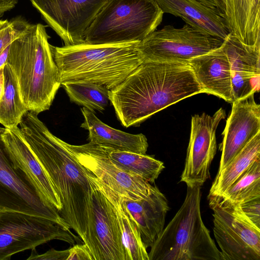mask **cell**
<instances>
[{
    "mask_svg": "<svg viewBox=\"0 0 260 260\" xmlns=\"http://www.w3.org/2000/svg\"><path fill=\"white\" fill-rule=\"evenodd\" d=\"M4 76L5 90L0 101V123L11 129L18 126L28 110L22 100L16 77L8 63L4 67Z\"/></svg>",
    "mask_w": 260,
    "mask_h": 260,
    "instance_id": "4316f807",
    "label": "cell"
},
{
    "mask_svg": "<svg viewBox=\"0 0 260 260\" xmlns=\"http://www.w3.org/2000/svg\"><path fill=\"white\" fill-rule=\"evenodd\" d=\"M0 127V211L21 212L51 220L71 232L58 211L47 204L24 174L14 167Z\"/></svg>",
    "mask_w": 260,
    "mask_h": 260,
    "instance_id": "30bf717a",
    "label": "cell"
},
{
    "mask_svg": "<svg viewBox=\"0 0 260 260\" xmlns=\"http://www.w3.org/2000/svg\"><path fill=\"white\" fill-rule=\"evenodd\" d=\"M213 234L221 260H260V228L239 204L213 205Z\"/></svg>",
    "mask_w": 260,
    "mask_h": 260,
    "instance_id": "9c48e42d",
    "label": "cell"
},
{
    "mask_svg": "<svg viewBox=\"0 0 260 260\" xmlns=\"http://www.w3.org/2000/svg\"><path fill=\"white\" fill-rule=\"evenodd\" d=\"M10 45H9L0 55V68L7 63V59Z\"/></svg>",
    "mask_w": 260,
    "mask_h": 260,
    "instance_id": "e575fe53",
    "label": "cell"
},
{
    "mask_svg": "<svg viewBox=\"0 0 260 260\" xmlns=\"http://www.w3.org/2000/svg\"><path fill=\"white\" fill-rule=\"evenodd\" d=\"M217 3H218V6H219V9L220 10V11L221 12V13L222 14H224L223 13V3H222V0H216Z\"/></svg>",
    "mask_w": 260,
    "mask_h": 260,
    "instance_id": "8d00e7d4",
    "label": "cell"
},
{
    "mask_svg": "<svg viewBox=\"0 0 260 260\" xmlns=\"http://www.w3.org/2000/svg\"><path fill=\"white\" fill-rule=\"evenodd\" d=\"M140 42L51 45L61 84L86 82L113 89L144 61Z\"/></svg>",
    "mask_w": 260,
    "mask_h": 260,
    "instance_id": "277c9868",
    "label": "cell"
},
{
    "mask_svg": "<svg viewBox=\"0 0 260 260\" xmlns=\"http://www.w3.org/2000/svg\"><path fill=\"white\" fill-rule=\"evenodd\" d=\"M4 67L0 68V101H1L3 98L5 90Z\"/></svg>",
    "mask_w": 260,
    "mask_h": 260,
    "instance_id": "836d02e7",
    "label": "cell"
},
{
    "mask_svg": "<svg viewBox=\"0 0 260 260\" xmlns=\"http://www.w3.org/2000/svg\"><path fill=\"white\" fill-rule=\"evenodd\" d=\"M94 260H125L121 234L114 207L101 187L93 193V215L83 241Z\"/></svg>",
    "mask_w": 260,
    "mask_h": 260,
    "instance_id": "5bb4252c",
    "label": "cell"
},
{
    "mask_svg": "<svg viewBox=\"0 0 260 260\" xmlns=\"http://www.w3.org/2000/svg\"><path fill=\"white\" fill-rule=\"evenodd\" d=\"M201 187L187 186L180 209L150 247L149 260H221L201 213Z\"/></svg>",
    "mask_w": 260,
    "mask_h": 260,
    "instance_id": "5b68a950",
    "label": "cell"
},
{
    "mask_svg": "<svg viewBox=\"0 0 260 260\" xmlns=\"http://www.w3.org/2000/svg\"><path fill=\"white\" fill-rule=\"evenodd\" d=\"M244 213L258 228H260V198L240 204Z\"/></svg>",
    "mask_w": 260,
    "mask_h": 260,
    "instance_id": "f546056e",
    "label": "cell"
},
{
    "mask_svg": "<svg viewBox=\"0 0 260 260\" xmlns=\"http://www.w3.org/2000/svg\"><path fill=\"white\" fill-rule=\"evenodd\" d=\"M101 187L114 207L125 251V260H149L139 228L127 211L123 198L102 182Z\"/></svg>",
    "mask_w": 260,
    "mask_h": 260,
    "instance_id": "603a6c76",
    "label": "cell"
},
{
    "mask_svg": "<svg viewBox=\"0 0 260 260\" xmlns=\"http://www.w3.org/2000/svg\"><path fill=\"white\" fill-rule=\"evenodd\" d=\"M123 200L139 228L145 247H150L164 228L170 210L167 198L156 185H152L145 198L136 201Z\"/></svg>",
    "mask_w": 260,
    "mask_h": 260,
    "instance_id": "ffe728a7",
    "label": "cell"
},
{
    "mask_svg": "<svg viewBox=\"0 0 260 260\" xmlns=\"http://www.w3.org/2000/svg\"><path fill=\"white\" fill-rule=\"evenodd\" d=\"M49 38L45 26L30 24L11 43L7 59L24 105L37 114L50 108L61 85Z\"/></svg>",
    "mask_w": 260,
    "mask_h": 260,
    "instance_id": "3957f363",
    "label": "cell"
},
{
    "mask_svg": "<svg viewBox=\"0 0 260 260\" xmlns=\"http://www.w3.org/2000/svg\"><path fill=\"white\" fill-rule=\"evenodd\" d=\"M164 13L182 18L192 28L224 40L229 34L224 15L198 0H155Z\"/></svg>",
    "mask_w": 260,
    "mask_h": 260,
    "instance_id": "d6986e66",
    "label": "cell"
},
{
    "mask_svg": "<svg viewBox=\"0 0 260 260\" xmlns=\"http://www.w3.org/2000/svg\"><path fill=\"white\" fill-rule=\"evenodd\" d=\"M30 256L27 258V260H67L69 255V249L64 250H57L51 249L41 254H38L35 252V249H32Z\"/></svg>",
    "mask_w": 260,
    "mask_h": 260,
    "instance_id": "4dcf8cb0",
    "label": "cell"
},
{
    "mask_svg": "<svg viewBox=\"0 0 260 260\" xmlns=\"http://www.w3.org/2000/svg\"><path fill=\"white\" fill-rule=\"evenodd\" d=\"M188 63L204 92L230 103L234 101L231 65L222 45Z\"/></svg>",
    "mask_w": 260,
    "mask_h": 260,
    "instance_id": "ac0fdd59",
    "label": "cell"
},
{
    "mask_svg": "<svg viewBox=\"0 0 260 260\" xmlns=\"http://www.w3.org/2000/svg\"><path fill=\"white\" fill-rule=\"evenodd\" d=\"M18 0H0V17L7 11L14 8Z\"/></svg>",
    "mask_w": 260,
    "mask_h": 260,
    "instance_id": "d6a6232c",
    "label": "cell"
},
{
    "mask_svg": "<svg viewBox=\"0 0 260 260\" xmlns=\"http://www.w3.org/2000/svg\"><path fill=\"white\" fill-rule=\"evenodd\" d=\"M3 138L15 168L21 170L49 205L61 211L62 205L49 178L25 141L19 126L6 128Z\"/></svg>",
    "mask_w": 260,
    "mask_h": 260,
    "instance_id": "e0dca14e",
    "label": "cell"
},
{
    "mask_svg": "<svg viewBox=\"0 0 260 260\" xmlns=\"http://www.w3.org/2000/svg\"><path fill=\"white\" fill-rule=\"evenodd\" d=\"M65 145L82 166L124 200H138L149 193L152 185L119 169L108 157L105 146L90 142L81 145L65 142Z\"/></svg>",
    "mask_w": 260,
    "mask_h": 260,
    "instance_id": "7c38bea8",
    "label": "cell"
},
{
    "mask_svg": "<svg viewBox=\"0 0 260 260\" xmlns=\"http://www.w3.org/2000/svg\"><path fill=\"white\" fill-rule=\"evenodd\" d=\"M61 85L72 102L93 112L104 110L110 101L109 90L103 85L86 82H66Z\"/></svg>",
    "mask_w": 260,
    "mask_h": 260,
    "instance_id": "83f0119b",
    "label": "cell"
},
{
    "mask_svg": "<svg viewBox=\"0 0 260 260\" xmlns=\"http://www.w3.org/2000/svg\"><path fill=\"white\" fill-rule=\"evenodd\" d=\"M30 25V23L21 16L11 20H0V55Z\"/></svg>",
    "mask_w": 260,
    "mask_h": 260,
    "instance_id": "f1b7e54d",
    "label": "cell"
},
{
    "mask_svg": "<svg viewBox=\"0 0 260 260\" xmlns=\"http://www.w3.org/2000/svg\"><path fill=\"white\" fill-rule=\"evenodd\" d=\"M68 249L67 260H94L88 247L85 243L74 245Z\"/></svg>",
    "mask_w": 260,
    "mask_h": 260,
    "instance_id": "1f68e13d",
    "label": "cell"
},
{
    "mask_svg": "<svg viewBox=\"0 0 260 260\" xmlns=\"http://www.w3.org/2000/svg\"><path fill=\"white\" fill-rule=\"evenodd\" d=\"M203 92L189 63L144 60L108 95L118 119L128 127Z\"/></svg>",
    "mask_w": 260,
    "mask_h": 260,
    "instance_id": "7a4b0ae2",
    "label": "cell"
},
{
    "mask_svg": "<svg viewBox=\"0 0 260 260\" xmlns=\"http://www.w3.org/2000/svg\"><path fill=\"white\" fill-rule=\"evenodd\" d=\"M108 0H29L64 46L84 43L86 32Z\"/></svg>",
    "mask_w": 260,
    "mask_h": 260,
    "instance_id": "8fae6325",
    "label": "cell"
},
{
    "mask_svg": "<svg viewBox=\"0 0 260 260\" xmlns=\"http://www.w3.org/2000/svg\"><path fill=\"white\" fill-rule=\"evenodd\" d=\"M84 122L81 127L89 132L90 142L113 149L145 154L148 147L147 139L142 134H131L115 129L103 122L94 112L81 109Z\"/></svg>",
    "mask_w": 260,
    "mask_h": 260,
    "instance_id": "7402d4cb",
    "label": "cell"
},
{
    "mask_svg": "<svg viewBox=\"0 0 260 260\" xmlns=\"http://www.w3.org/2000/svg\"><path fill=\"white\" fill-rule=\"evenodd\" d=\"M253 95L232 103V111L222 133L221 156L218 172L260 133V106L255 102Z\"/></svg>",
    "mask_w": 260,
    "mask_h": 260,
    "instance_id": "9a60e30c",
    "label": "cell"
},
{
    "mask_svg": "<svg viewBox=\"0 0 260 260\" xmlns=\"http://www.w3.org/2000/svg\"><path fill=\"white\" fill-rule=\"evenodd\" d=\"M260 158V133L252 138L242 150L217 175L208 198L222 194L249 167Z\"/></svg>",
    "mask_w": 260,
    "mask_h": 260,
    "instance_id": "cb8c5ba5",
    "label": "cell"
},
{
    "mask_svg": "<svg viewBox=\"0 0 260 260\" xmlns=\"http://www.w3.org/2000/svg\"><path fill=\"white\" fill-rule=\"evenodd\" d=\"M260 198V158L256 160L222 194L208 198L209 206L241 204Z\"/></svg>",
    "mask_w": 260,
    "mask_h": 260,
    "instance_id": "d4e9b609",
    "label": "cell"
},
{
    "mask_svg": "<svg viewBox=\"0 0 260 260\" xmlns=\"http://www.w3.org/2000/svg\"><path fill=\"white\" fill-rule=\"evenodd\" d=\"M223 40L188 24L181 28L165 26L139 44L144 60L187 62L220 47Z\"/></svg>",
    "mask_w": 260,
    "mask_h": 260,
    "instance_id": "ba28073f",
    "label": "cell"
},
{
    "mask_svg": "<svg viewBox=\"0 0 260 260\" xmlns=\"http://www.w3.org/2000/svg\"><path fill=\"white\" fill-rule=\"evenodd\" d=\"M76 237L57 223L40 216L14 211H0V260L34 249L52 240L71 245Z\"/></svg>",
    "mask_w": 260,
    "mask_h": 260,
    "instance_id": "52a82bcc",
    "label": "cell"
},
{
    "mask_svg": "<svg viewBox=\"0 0 260 260\" xmlns=\"http://www.w3.org/2000/svg\"><path fill=\"white\" fill-rule=\"evenodd\" d=\"M18 126L60 199V216L84 241L93 215V193L100 180L77 160L65 142L50 132L37 113L28 111Z\"/></svg>",
    "mask_w": 260,
    "mask_h": 260,
    "instance_id": "6da1fadb",
    "label": "cell"
},
{
    "mask_svg": "<svg viewBox=\"0 0 260 260\" xmlns=\"http://www.w3.org/2000/svg\"><path fill=\"white\" fill-rule=\"evenodd\" d=\"M222 47L230 63L234 101L258 92L260 79V45L242 44L229 33Z\"/></svg>",
    "mask_w": 260,
    "mask_h": 260,
    "instance_id": "2e32d148",
    "label": "cell"
},
{
    "mask_svg": "<svg viewBox=\"0 0 260 260\" xmlns=\"http://www.w3.org/2000/svg\"><path fill=\"white\" fill-rule=\"evenodd\" d=\"M163 15L155 0H108L87 29L84 42H141L155 30Z\"/></svg>",
    "mask_w": 260,
    "mask_h": 260,
    "instance_id": "8992f818",
    "label": "cell"
},
{
    "mask_svg": "<svg viewBox=\"0 0 260 260\" xmlns=\"http://www.w3.org/2000/svg\"><path fill=\"white\" fill-rule=\"evenodd\" d=\"M222 108L212 116L205 113L192 116L184 169L180 182L187 186L201 187L210 178V168L217 149L216 131L225 117Z\"/></svg>",
    "mask_w": 260,
    "mask_h": 260,
    "instance_id": "4fadbf2b",
    "label": "cell"
},
{
    "mask_svg": "<svg viewBox=\"0 0 260 260\" xmlns=\"http://www.w3.org/2000/svg\"><path fill=\"white\" fill-rule=\"evenodd\" d=\"M106 148L108 157L119 169L150 184L155 182L165 168L163 162L152 156Z\"/></svg>",
    "mask_w": 260,
    "mask_h": 260,
    "instance_id": "484cf974",
    "label": "cell"
},
{
    "mask_svg": "<svg viewBox=\"0 0 260 260\" xmlns=\"http://www.w3.org/2000/svg\"><path fill=\"white\" fill-rule=\"evenodd\" d=\"M203 4L211 8H217L220 11V9L216 0H198ZM221 12V11H220Z\"/></svg>",
    "mask_w": 260,
    "mask_h": 260,
    "instance_id": "d590c367",
    "label": "cell"
},
{
    "mask_svg": "<svg viewBox=\"0 0 260 260\" xmlns=\"http://www.w3.org/2000/svg\"><path fill=\"white\" fill-rule=\"evenodd\" d=\"M229 33L242 44L260 45V0H222Z\"/></svg>",
    "mask_w": 260,
    "mask_h": 260,
    "instance_id": "44dd1931",
    "label": "cell"
}]
</instances>
